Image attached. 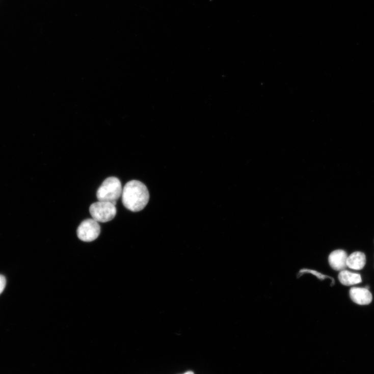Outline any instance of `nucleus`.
<instances>
[{
  "instance_id": "3",
  "label": "nucleus",
  "mask_w": 374,
  "mask_h": 374,
  "mask_svg": "<svg viewBox=\"0 0 374 374\" xmlns=\"http://www.w3.org/2000/svg\"><path fill=\"white\" fill-rule=\"evenodd\" d=\"M116 205L109 202L98 201L90 207V212L93 220L100 223L112 221L117 215Z\"/></svg>"
},
{
  "instance_id": "5",
  "label": "nucleus",
  "mask_w": 374,
  "mask_h": 374,
  "mask_svg": "<svg viewBox=\"0 0 374 374\" xmlns=\"http://www.w3.org/2000/svg\"><path fill=\"white\" fill-rule=\"evenodd\" d=\"M348 258L345 251L342 250H336L330 255L329 262L332 268L337 271H344L346 265V260Z\"/></svg>"
},
{
  "instance_id": "8",
  "label": "nucleus",
  "mask_w": 374,
  "mask_h": 374,
  "mask_svg": "<svg viewBox=\"0 0 374 374\" xmlns=\"http://www.w3.org/2000/svg\"><path fill=\"white\" fill-rule=\"evenodd\" d=\"M338 279L342 284L345 286L353 285L362 282V279L359 274L352 273L346 271H341L338 276Z\"/></svg>"
},
{
  "instance_id": "10",
  "label": "nucleus",
  "mask_w": 374,
  "mask_h": 374,
  "mask_svg": "<svg viewBox=\"0 0 374 374\" xmlns=\"http://www.w3.org/2000/svg\"><path fill=\"white\" fill-rule=\"evenodd\" d=\"M6 282V278L3 275H0V295H1L5 289Z\"/></svg>"
},
{
  "instance_id": "1",
  "label": "nucleus",
  "mask_w": 374,
  "mask_h": 374,
  "mask_svg": "<svg viewBox=\"0 0 374 374\" xmlns=\"http://www.w3.org/2000/svg\"><path fill=\"white\" fill-rule=\"evenodd\" d=\"M149 200V191L143 182L133 180L124 186L122 201L127 209L133 212L140 211L146 207Z\"/></svg>"
},
{
  "instance_id": "4",
  "label": "nucleus",
  "mask_w": 374,
  "mask_h": 374,
  "mask_svg": "<svg viewBox=\"0 0 374 374\" xmlns=\"http://www.w3.org/2000/svg\"><path fill=\"white\" fill-rule=\"evenodd\" d=\"M77 235L84 242L94 241L99 235L100 227L97 222L92 219L84 221L77 229Z\"/></svg>"
},
{
  "instance_id": "9",
  "label": "nucleus",
  "mask_w": 374,
  "mask_h": 374,
  "mask_svg": "<svg viewBox=\"0 0 374 374\" xmlns=\"http://www.w3.org/2000/svg\"><path fill=\"white\" fill-rule=\"evenodd\" d=\"M305 274H310L314 276H315L316 278H317L319 280H325L326 278H328V276L324 275L316 271H313V270H306L304 269L301 270L300 272L299 273V276L300 277L301 275H304Z\"/></svg>"
},
{
  "instance_id": "11",
  "label": "nucleus",
  "mask_w": 374,
  "mask_h": 374,
  "mask_svg": "<svg viewBox=\"0 0 374 374\" xmlns=\"http://www.w3.org/2000/svg\"><path fill=\"white\" fill-rule=\"evenodd\" d=\"M183 374H195V373H194V372H193L192 371H187V372H185Z\"/></svg>"
},
{
  "instance_id": "6",
  "label": "nucleus",
  "mask_w": 374,
  "mask_h": 374,
  "mask_svg": "<svg viewBox=\"0 0 374 374\" xmlns=\"http://www.w3.org/2000/svg\"><path fill=\"white\" fill-rule=\"evenodd\" d=\"M350 297L354 302L360 305L369 304L372 299L371 292L367 289L360 287L352 288Z\"/></svg>"
},
{
  "instance_id": "7",
  "label": "nucleus",
  "mask_w": 374,
  "mask_h": 374,
  "mask_svg": "<svg viewBox=\"0 0 374 374\" xmlns=\"http://www.w3.org/2000/svg\"><path fill=\"white\" fill-rule=\"evenodd\" d=\"M366 263V257L364 253L360 252L352 254L347 258L346 265L349 268L354 270H361Z\"/></svg>"
},
{
  "instance_id": "2",
  "label": "nucleus",
  "mask_w": 374,
  "mask_h": 374,
  "mask_svg": "<svg viewBox=\"0 0 374 374\" xmlns=\"http://www.w3.org/2000/svg\"><path fill=\"white\" fill-rule=\"evenodd\" d=\"M123 189L120 180L117 177L105 179L97 190L98 201L109 202L116 205L117 200L122 196Z\"/></svg>"
}]
</instances>
